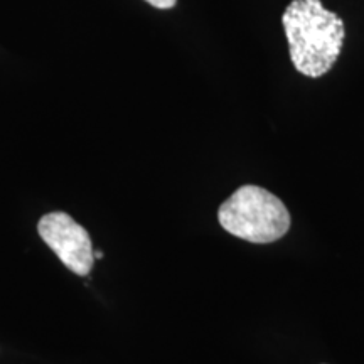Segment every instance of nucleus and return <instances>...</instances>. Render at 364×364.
<instances>
[{
	"label": "nucleus",
	"instance_id": "5",
	"mask_svg": "<svg viewBox=\"0 0 364 364\" xmlns=\"http://www.w3.org/2000/svg\"><path fill=\"white\" fill-rule=\"evenodd\" d=\"M93 255H95V258H102V257H103L102 252H95Z\"/></svg>",
	"mask_w": 364,
	"mask_h": 364
},
{
	"label": "nucleus",
	"instance_id": "3",
	"mask_svg": "<svg viewBox=\"0 0 364 364\" xmlns=\"http://www.w3.org/2000/svg\"><path fill=\"white\" fill-rule=\"evenodd\" d=\"M38 231L63 265L76 275H88L95 262L93 245L88 231L80 223L66 213H49L39 220Z\"/></svg>",
	"mask_w": 364,
	"mask_h": 364
},
{
	"label": "nucleus",
	"instance_id": "4",
	"mask_svg": "<svg viewBox=\"0 0 364 364\" xmlns=\"http://www.w3.org/2000/svg\"><path fill=\"white\" fill-rule=\"evenodd\" d=\"M145 2H149L150 6H154L156 9H172L176 6L177 0H145Z\"/></svg>",
	"mask_w": 364,
	"mask_h": 364
},
{
	"label": "nucleus",
	"instance_id": "1",
	"mask_svg": "<svg viewBox=\"0 0 364 364\" xmlns=\"http://www.w3.org/2000/svg\"><path fill=\"white\" fill-rule=\"evenodd\" d=\"M290 59L309 78L324 76L338 61L344 43V22L321 0H292L282 16Z\"/></svg>",
	"mask_w": 364,
	"mask_h": 364
},
{
	"label": "nucleus",
	"instance_id": "2",
	"mask_svg": "<svg viewBox=\"0 0 364 364\" xmlns=\"http://www.w3.org/2000/svg\"><path fill=\"white\" fill-rule=\"evenodd\" d=\"M220 225L236 238L252 243H273L287 235L290 213L270 191L243 186L218 211Z\"/></svg>",
	"mask_w": 364,
	"mask_h": 364
}]
</instances>
